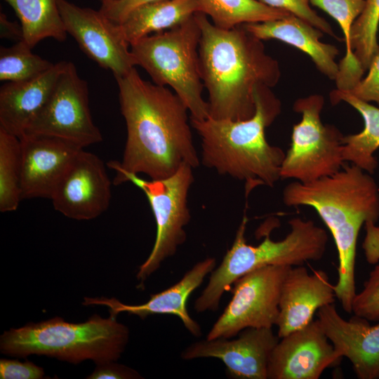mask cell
I'll return each mask as SVG.
<instances>
[{
  "instance_id": "cell-1",
  "label": "cell",
  "mask_w": 379,
  "mask_h": 379,
  "mask_svg": "<svg viewBox=\"0 0 379 379\" xmlns=\"http://www.w3.org/2000/svg\"><path fill=\"white\" fill-rule=\"evenodd\" d=\"M115 79L127 134L121 161L107 166L150 179L169 177L184 164L197 168L199 159L182 100L168 88L143 79L135 67Z\"/></svg>"
},
{
  "instance_id": "cell-2",
  "label": "cell",
  "mask_w": 379,
  "mask_h": 379,
  "mask_svg": "<svg viewBox=\"0 0 379 379\" xmlns=\"http://www.w3.org/2000/svg\"><path fill=\"white\" fill-rule=\"evenodd\" d=\"M195 15L201 32L199 67L208 93L209 117L234 121L251 118L255 111V88L278 84L279 62L266 53L262 40L243 25L224 29L203 13Z\"/></svg>"
},
{
  "instance_id": "cell-3",
  "label": "cell",
  "mask_w": 379,
  "mask_h": 379,
  "mask_svg": "<svg viewBox=\"0 0 379 379\" xmlns=\"http://www.w3.org/2000/svg\"><path fill=\"white\" fill-rule=\"evenodd\" d=\"M255 114L245 120H191L201 140V161L219 174L246 182L248 192L258 185L273 187L281 179L286 153L270 145L265 128L281 112L280 100L271 88L259 85L254 91Z\"/></svg>"
},
{
  "instance_id": "cell-4",
  "label": "cell",
  "mask_w": 379,
  "mask_h": 379,
  "mask_svg": "<svg viewBox=\"0 0 379 379\" xmlns=\"http://www.w3.org/2000/svg\"><path fill=\"white\" fill-rule=\"evenodd\" d=\"M359 166L344 165L335 173L310 182H292L283 191L289 207L314 208L334 239L338 253V280L355 279L357 241L364 223L379 218V187Z\"/></svg>"
},
{
  "instance_id": "cell-5",
  "label": "cell",
  "mask_w": 379,
  "mask_h": 379,
  "mask_svg": "<svg viewBox=\"0 0 379 379\" xmlns=\"http://www.w3.org/2000/svg\"><path fill=\"white\" fill-rule=\"evenodd\" d=\"M117 316L95 314L81 323L56 317L11 328L0 338L2 354L19 357L44 355L77 364L92 360L96 364L116 361L129 339L128 326Z\"/></svg>"
},
{
  "instance_id": "cell-6",
  "label": "cell",
  "mask_w": 379,
  "mask_h": 379,
  "mask_svg": "<svg viewBox=\"0 0 379 379\" xmlns=\"http://www.w3.org/2000/svg\"><path fill=\"white\" fill-rule=\"evenodd\" d=\"M247 222L244 214L232 245L211 272L207 286L194 302L197 312L217 310L224 293L251 271L266 266H300L310 260H319L326 253L328 234L310 220L293 218L288 221L291 231L284 239L273 241L267 234L257 246L246 242Z\"/></svg>"
},
{
  "instance_id": "cell-7",
  "label": "cell",
  "mask_w": 379,
  "mask_h": 379,
  "mask_svg": "<svg viewBox=\"0 0 379 379\" xmlns=\"http://www.w3.org/2000/svg\"><path fill=\"white\" fill-rule=\"evenodd\" d=\"M201 34L194 14L176 27L146 36L130 46L136 65L148 73L154 84L171 87L187 106L190 119L194 120L209 117L208 103L202 96Z\"/></svg>"
},
{
  "instance_id": "cell-8",
  "label": "cell",
  "mask_w": 379,
  "mask_h": 379,
  "mask_svg": "<svg viewBox=\"0 0 379 379\" xmlns=\"http://www.w3.org/2000/svg\"><path fill=\"white\" fill-rule=\"evenodd\" d=\"M192 169L190 165L184 164L169 177L149 180L135 173L116 172L114 185L131 182L145 193L157 225L153 248L136 274L140 282L138 287H142L145 280L160 267L162 262L173 255L186 240L185 227L191 218L187 197L194 182Z\"/></svg>"
},
{
  "instance_id": "cell-9",
  "label": "cell",
  "mask_w": 379,
  "mask_h": 379,
  "mask_svg": "<svg viewBox=\"0 0 379 379\" xmlns=\"http://www.w3.org/2000/svg\"><path fill=\"white\" fill-rule=\"evenodd\" d=\"M324 105V97L319 94L294 102L293 109L302 114V119L293 127L291 147L281 167V179L310 182L333 175L345 165L344 135L335 126L323 124Z\"/></svg>"
},
{
  "instance_id": "cell-10",
  "label": "cell",
  "mask_w": 379,
  "mask_h": 379,
  "mask_svg": "<svg viewBox=\"0 0 379 379\" xmlns=\"http://www.w3.org/2000/svg\"><path fill=\"white\" fill-rule=\"evenodd\" d=\"M290 267L266 266L239 278L232 299L206 339L231 338L246 328L277 325L281 286Z\"/></svg>"
},
{
  "instance_id": "cell-11",
  "label": "cell",
  "mask_w": 379,
  "mask_h": 379,
  "mask_svg": "<svg viewBox=\"0 0 379 379\" xmlns=\"http://www.w3.org/2000/svg\"><path fill=\"white\" fill-rule=\"evenodd\" d=\"M88 95L87 81L67 62L51 98L24 135L55 136L82 148L100 142L102 136L92 119Z\"/></svg>"
},
{
  "instance_id": "cell-12",
  "label": "cell",
  "mask_w": 379,
  "mask_h": 379,
  "mask_svg": "<svg viewBox=\"0 0 379 379\" xmlns=\"http://www.w3.org/2000/svg\"><path fill=\"white\" fill-rule=\"evenodd\" d=\"M57 2L67 34L91 60L110 70L114 78L126 75L135 67L130 44L119 24L100 10L81 7L67 0Z\"/></svg>"
},
{
  "instance_id": "cell-13",
  "label": "cell",
  "mask_w": 379,
  "mask_h": 379,
  "mask_svg": "<svg viewBox=\"0 0 379 379\" xmlns=\"http://www.w3.org/2000/svg\"><path fill=\"white\" fill-rule=\"evenodd\" d=\"M54 208L77 220L94 219L109 206L111 182L103 161L82 149L58 182L51 197Z\"/></svg>"
},
{
  "instance_id": "cell-14",
  "label": "cell",
  "mask_w": 379,
  "mask_h": 379,
  "mask_svg": "<svg viewBox=\"0 0 379 379\" xmlns=\"http://www.w3.org/2000/svg\"><path fill=\"white\" fill-rule=\"evenodd\" d=\"M233 340L218 338L193 343L181 353L184 360L216 358L227 376L237 379H267L270 354L279 342L272 328H246Z\"/></svg>"
},
{
  "instance_id": "cell-15",
  "label": "cell",
  "mask_w": 379,
  "mask_h": 379,
  "mask_svg": "<svg viewBox=\"0 0 379 379\" xmlns=\"http://www.w3.org/2000/svg\"><path fill=\"white\" fill-rule=\"evenodd\" d=\"M280 339L270 354L267 379H318L343 359L317 319Z\"/></svg>"
},
{
  "instance_id": "cell-16",
  "label": "cell",
  "mask_w": 379,
  "mask_h": 379,
  "mask_svg": "<svg viewBox=\"0 0 379 379\" xmlns=\"http://www.w3.org/2000/svg\"><path fill=\"white\" fill-rule=\"evenodd\" d=\"M21 145L22 199L48 198L70 164L84 148L55 136L25 134Z\"/></svg>"
},
{
  "instance_id": "cell-17",
  "label": "cell",
  "mask_w": 379,
  "mask_h": 379,
  "mask_svg": "<svg viewBox=\"0 0 379 379\" xmlns=\"http://www.w3.org/2000/svg\"><path fill=\"white\" fill-rule=\"evenodd\" d=\"M317 320L341 357H347L359 379H379V323L354 315L343 319L333 304L321 307Z\"/></svg>"
},
{
  "instance_id": "cell-18",
  "label": "cell",
  "mask_w": 379,
  "mask_h": 379,
  "mask_svg": "<svg viewBox=\"0 0 379 379\" xmlns=\"http://www.w3.org/2000/svg\"><path fill=\"white\" fill-rule=\"evenodd\" d=\"M335 294L326 272L310 274L302 265L291 267L283 281L277 335L281 338L312 322L315 312L333 304Z\"/></svg>"
},
{
  "instance_id": "cell-19",
  "label": "cell",
  "mask_w": 379,
  "mask_h": 379,
  "mask_svg": "<svg viewBox=\"0 0 379 379\" xmlns=\"http://www.w3.org/2000/svg\"><path fill=\"white\" fill-rule=\"evenodd\" d=\"M215 266L214 258H207L197 262L176 284L151 295L149 300L141 305H127L115 298L107 297H85L82 304L105 306L112 315L126 312L141 319L154 314L175 315L192 335L199 337L202 334L201 326L189 314L186 302L190 294L203 283L206 276L212 272Z\"/></svg>"
},
{
  "instance_id": "cell-20",
  "label": "cell",
  "mask_w": 379,
  "mask_h": 379,
  "mask_svg": "<svg viewBox=\"0 0 379 379\" xmlns=\"http://www.w3.org/2000/svg\"><path fill=\"white\" fill-rule=\"evenodd\" d=\"M66 63H54L36 78L1 86L0 128L18 138L22 136L51 98Z\"/></svg>"
},
{
  "instance_id": "cell-21",
  "label": "cell",
  "mask_w": 379,
  "mask_h": 379,
  "mask_svg": "<svg viewBox=\"0 0 379 379\" xmlns=\"http://www.w3.org/2000/svg\"><path fill=\"white\" fill-rule=\"evenodd\" d=\"M243 26L260 40L277 39L308 55L319 71L335 80L339 67L335 61L339 51L336 46L320 41L323 32L293 15L275 20L244 24Z\"/></svg>"
},
{
  "instance_id": "cell-22",
  "label": "cell",
  "mask_w": 379,
  "mask_h": 379,
  "mask_svg": "<svg viewBox=\"0 0 379 379\" xmlns=\"http://www.w3.org/2000/svg\"><path fill=\"white\" fill-rule=\"evenodd\" d=\"M200 12L199 0H164L140 5L119 23L128 42L176 27Z\"/></svg>"
},
{
  "instance_id": "cell-23",
  "label": "cell",
  "mask_w": 379,
  "mask_h": 379,
  "mask_svg": "<svg viewBox=\"0 0 379 379\" xmlns=\"http://www.w3.org/2000/svg\"><path fill=\"white\" fill-rule=\"evenodd\" d=\"M330 99L333 104L340 101L348 103L361 115L364 129L343 138V157L345 161H350L373 173L378 166L373 154L379 147V107L357 98L348 91L335 89L330 93Z\"/></svg>"
},
{
  "instance_id": "cell-24",
  "label": "cell",
  "mask_w": 379,
  "mask_h": 379,
  "mask_svg": "<svg viewBox=\"0 0 379 379\" xmlns=\"http://www.w3.org/2000/svg\"><path fill=\"white\" fill-rule=\"evenodd\" d=\"M20 22L23 41L32 48L39 41L52 38L60 42L67 39L57 0H4Z\"/></svg>"
},
{
  "instance_id": "cell-25",
  "label": "cell",
  "mask_w": 379,
  "mask_h": 379,
  "mask_svg": "<svg viewBox=\"0 0 379 379\" xmlns=\"http://www.w3.org/2000/svg\"><path fill=\"white\" fill-rule=\"evenodd\" d=\"M338 23L345 42V55L338 64L339 70L335 80L336 89L352 91L362 79L365 71L357 60L351 46L353 23L361 13L365 0H309Z\"/></svg>"
},
{
  "instance_id": "cell-26",
  "label": "cell",
  "mask_w": 379,
  "mask_h": 379,
  "mask_svg": "<svg viewBox=\"0 0 379 379\" xmlns=\"http://www.w3.org/2000/svg\"><path fill=\"white\" fill-rule=\"evenodd\" d=\"M199 4L200 13L209 16L215 26L224 29L244 24L275 20L291 14L258 0H199Z\"/></svg>"
},
{
  "instance_id": "cell-27",
  "label": "cell",
  "mask_w": 379,
  "mask_h": 379,
  "mask_svg": "<svg viewBox=\"0 0 379 379\" xmlns=\"http://www.w3.org/2000/svg\"><path fill=\"white\" fill-rule=\"evenodd\" d=\"M21 145L18 137L0 128V211H15L22 199Z\"/></svg>"
},
{
  "instance_id": "cell-28",
  "label": "cell",
  "mask_w": 379,
  "mask_h": 379,
  "mask_svg": "<svg viewBox=\"0 0 379 379\" xmlns=\"http://www.w3.org/2000/svg\"><path fill=\"white\" fill-rule=\"evenodd\" d=\"M32 48L20 41L0 48V80L22 81L36 78L53 66V63L34 54Z\"/></svg>"
},
{
  "instance_id": "cell-29",
  "label": "cell",
  "mask_w": 379,
  "mask_h": 379,
  "mask_svg": "<svg viewBox=\"0 0 379 379\" xmlns=\"http://www.w3.org/2000/svg\"><path fill=\"white\" fill-rule=\"evenodd\" d=\"M378 26L379 0H365L364 7L353 23L351 32L352 51L365 72L379 53Z\"/></svg>"
},
{
  "instance_id": "cell-30",
  "label": "cell",
  "mask_w": 379,
  "mask_h": 379,
  "mask_svg": "<svg viewBox=\"0 0 379 379\" xmlns=\"http://www.w3.org/2000/svg\"><path fill=\"white\" fill-rule=\"evenodd\" d=\"M352 313L369 321H379V263L371 272L363 290L357 293Z\"/></svg>"
},
{
  "instance_id": "cell-31",
  "label": "cell",
  "mask_w": 379,
  "mask_h": 379,
  "mask_svg": "<svg viewBox=\"0 0 379 379\" xmlns=\"http://www.w3.org/2000/svg\"><path fill=\"white\" fill-rule=\"evenodd\" d=\"M261 3L279 10H284L293 14L314 27L320 29L335 39V36L331 25L310 6L309 0H258Z\"/></svg>"
},
{
  "instance_id": "cell-32",
  "label": "cell",
  "mask_w": 379,
  "mask_h": 379,
  "mask_svg": "<svg viewBox=\"0 0 379 379\" xmlns=\"http://www.w3.org/2000/svg\"><path fill=\"white\" fill-rule=\"evenodd\" d=\"M43 368L32 361L1 359L0 360L1 379H41L44 378Z\"/></svg>"
},
{
  "instance_id": "cell-33",
  "label": "cell",
  "mask_w": 379,
  "mask_h": 379,
  "mask_svg": "<svg viewBox=\"0 0 379 379\" xmlns=\"http://www.w3.org/2000/svg\"><path fill=\"white\" fill-rule=\"evenodd\" d=\"M368 71L366 76L350 92L365 102H375L379 105V53Z\"/></svg>"
},
{
  "instance_id": "cell-34",
  "label": "cell",
  "mask_w": 379,
  "mask_h": 379,
  "mask_svg": "<svg viewBox=\"0 0 379 379\" xmlns=\"http://www.w3.org/2000/svg\"><path fill=\"white\" fill-rule=\"evenodd\" d=\"M88 379H139L142 375L135 370L115 361L97 364Z\"/></svg>"
},
{
  "instance_id": "cell-35",
  "label": "cell",
  "mask_w": 379,
  "mask_h": 379,
  "mask_svg": "<svg viewBox=\"0 0 379 379\" xmlns=\"http://www.w3.org/2000/svg\"><path fill=\"white\" fill-rule=\"evenodd\" d=\"M164 0H117L101 3L100 11L115 23L119 24L136 7Z\"/></svg>"
},
{
  "instance_id": "cell-36",
  "label": "cell",
  "mask_w": 379,
  "mask_h": 379,
  "mask_svg": "<svg viewBox=\"0 0 379 379\" xmlns=\"http://www.w3.org/2000/svg\"><path fill=\"white\" fill-rule=\"evenodd\" d=\"M366 236L363 244L366 260L375 265L379 262V227L375 222H366Z\"/></svg>"
},
{
  "instance_id": "cell-37",
  "label": "cell",
  "mask_w": 379,
  "mask_h": 379,
  "mask_svg": "<svg viewBox=\"0 0 379 379\" xmlns=\"http://www.w3.org/2000/svg\"><path fill=\"white\" fill-rule=\"evenodd\" d=\"M0 37L15 40L16 42L23 40L21 25L10 20L4 13H0Z\"/></svg>"
},
{
  "instance_id": "cell-38",
  "label": "cell",
  "mask_w": 379,
  "mask_h": 379,
  "mask_svg": "<svg viewBox=\"0 0 379 379\" xmlns=\"http://www.w3.org/2000/svg\"><path fill=\"white\" fill-rule=\"evenodd\" d=\"M101 3L106 2V1H117V0H100Z\"/></svg>"
}]
</instances>
